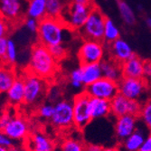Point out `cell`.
<instances>
[{
  "mask_svg": "<svg viewBox=\"0 0 151 151\" xmlns=\"http://www.w3.org/2000/svg\"><path fill=\"white\" fill-rule=\"evenodd\" d=\"M90 96L84 91L75 96L73 105V124L78 129H83L92 120L90 113Z\"/></svg>",
  "mask_w": 151,
  "mask_h": 151,
  "instance_id": "9",
  "label": "cell"
},
{
  "mask_svg": "<svg viewBox=\"0 0 151 151\" xmlns=\"http://www.w3.org/2000/svg\"><path fill=\"white\" fill-rule=\"evenodd\" d=\"M144 63V60H142L139 56L134 54L131 58H129L128 61H126L120 65L122 76L137 79L143 78Z\"/></svg>",
  "mask_w": 151,
  "mask_h": 151,
  "instance_id": "17",
  "label": "cell"
},
{
  "mask_svg": "<svg viewBox=\"0 0 151 151\" xmlns=\"http://www.w3.org/2000/svg\"><path fill=\"white\" fill-rule=\"evenodd\" d=\"M93 8L94 5L86 6L70 2L69 5L65 6L61 18L63 20L69 29L80 31L88 19Z\"/></svg>",
  "mask_w": 151,
  "mask_h": 151,
  "instance_id": "4",
  "label": "cell"
},
{
  "mask_svg": "<svg viewBox=\"0 0 151 151\" xmlns=\"http://www.w3.org/2000/svg\"><path fill=\"white\" fill-rule=\"evenodd\" d=\"M143 79L151 86V61H145Z\"/></svg>",
  "mask_w": 151,
  "mask_h": 151,
  "instance_id": "38",
  "label": "cell"
},
{
  "mask_svg": "<svg viewBox=\"0 0 151 151\" xmlns=\"http://www.w3.org/2000/svg\"><path fill=\"white\" fill-rule=\"evenodd\" d=\"M139 119L134 115H124L118 117L115 122V134L119 141H123L129 137L138 128Z\"/></svg>",
  "mask_w": 151,
  "mask_h": 151,
  "instance_id": "15",
  "label": "cell"
},
{
  "mask_svg": "<svg viewBox=\"0 0 151 151\" xmlns=\"http://www.w3.org/2000/svg\"><path fill=\"white\" fill-rule=\"evenodd\" d=\"M81 68L82 71V83L85 87L103 77L101 63L81 64Z\"/></svg>",
  "mask_w": 151,
  "mask_h": 151,
  "instance_id": "22",
  "label": "cell"
},
{
  "mask_svg": "<svg viewBox=\"0 0 151 151\" xmlns=\"http://www.w3.org/2000/svg\"><path fill=\"white\" fill-rule=\"evenodd\" d=\"M13 116L14 115L11 114L8 111L3 112L2 116L0 117V131H2V132L4 131V129L7 126V124L11 120V119L13 118Z\"/></svg>",
  "mask_w": 151,
  "mask_h": 151,
  "instance_id": "37",
  "label": "cell"
},
{
  "mask_svg": "<svg viewBox=\"0 0 151 151\" xmlns=\"http://www.w3.org/2000/svg\"><path fill=\"white\" fill-rule=\"evenodd\" d=\"M120 36L119 29L118 26L114 24V22L107 17L105 22V29H104V35H103V42L109 45L113 43L114 41L119 39Z\"/></svg>",
  "mask_w": 151,
  "mask_h": 151,
  "instance_id": "25",
  "label": "cell"
},
{
  "mask_svg": "<svg viewBox=\"0 0 151 151\" xmlns=\"http://www.w3.org/2000/svg\"><path fill=\"white\" fill-rule=\"evenodd\" d=\"M64 8L63 0H46V17H61Z\"/></svg>",
  "mask_w": 151,
  "mask_h": 151,
  "instance_id": "26",
  "label": "cell"
},
{
  "mask_svg": "<svg viewBox=\"0 0 151 151\" xmlns=\"http://www.w3.org/2000/svg\"><path fill=\"white\" fill-rule=\"evenodd\" d=\"M139 118L143 124L151 131V99L142 103Z\"/></svg>",
  "mask_w": 151,
  "mask_h": 151,
  "instance_id": "29",
  "label": "cell"
},
{
  "mask_svg": "<svg viewBox=\"0 0 151 151\" xmlns=\"http://www.w3.org/2000/svg\"><path fill=\"white\" fill-rule=\"evenodd\" d=\"M27 4L28 0H0V15L15 26L26 18Z\"/></svg>",
  "mask_w": 151,
  "mask_h": 151,
  "instance_id": "8",
  "label": "cell"
},
{
  "mask_svg": "<svg viewBox=\"0 0 151 151\" xmlns=\"http://www.w3.org/2000/svg\"><path fill=\"white\" fill-rule=\"evenodd\" d=\"M119 84V93L125 96L126 98L137 101L142 103L144 95L147 93L148 87L150 86L143 78H128L122 77Z\"/></svg>",
  "mask_w": 151,
  "mask_h": 151,
  "instance_id": "6",
  "label": "cell"
},
{
  "mask_svg": "<svg viewBox=\"0 0 151 151\" xmlns=\"http://www.w3.org/2000/svg\"><path fill=\"white\" fill-rule=\"evenodd\" d=\"M105 46L103 41L84 39L78 51L81 64L101 63L104 60Z\"/></svg>",
  "mask_w": 151,
  "mask_h": 151,
  "instance_id": "7",
  "label": "cell"
},
{
  "mask_svg": "<svg viewBox=\"0 0 151 151\" xmlns=\"http://www.w3.org/2000/svg\"><path fill=\"white\" fill-rule=\"evenodd\" d=\"M89 108L92 119L105 118L111 113V101L108 100L91 97L89 102Z\"/></svg>",
  "mask_w": 151,
  "mask_h": 151,
  "instance_id": "20",
  "label": "cell"
},
{
  "mask_svg": "<svg viewBox=\"0 0 151 151\" xmlns=\"http://www.w3.org/2000/svg\"><path fill=\"white\" fill-rule=\"evenodd\" d=\"M147 26L149 27V28L151 29V17H148L147 19Z\"/></svg>",
  "mask_w": 151,
  "mask_h": 151,
  "instance_id": "45",
  "label": "cell"
},
{
  "mask_svg": "<svg viewBox=\"0 0 151 151\" xmlns=\"http://www.w3.org/2000/svg\"><path fill=\"white\" fill-rule=\"evenodd\" d=\"M101 69H102V75L105 78H108L111 81L119 82V80L123 77L120 64L114 62L109 58V60H103L101 63Z\"/></svg>",
  "mask_w": 151,
  "mask_h": 151,
  "instance_id": "23",
  "label": "cell"
},
{
  "mask_svg": "<svg viewBox=\"0 0 151 151\" xmlns=\"http://www.w3.org/2000/svg\"><path fill=\"white\" fill-rule=\"evenodd\" d=\"M26 151H54L55 144L43 132H34L24 139Z\"/></svg>",
  "mask_w": 151,
  "mask_h": 151,
  "instance_id": "14",
  "label": "cell"
},
{
  "mask_svg": "<svg viewBox=\"0 0 151 151\" xmlns=\"http://www.w3.org/2000/svg\"><path fill=\"white\" fill-rule=\"evenodd\" d=\"M118 8L121 18L123 19L127 24L133 25L136 23V16L132 8L123 0H119L118 1Z\"/></svg>",
  "mask_w": 151,
  "mask_h": 151,
  "instance_id": "27",
  "label": "cell"
},
{
  "mask_svg": "<svg viewBox=\"0 0 151 151\" xmlns=\"http://www.w3.org/2000/svg\"><path fill=\"white\" fill-rule=\"evenodd\" d=\"M48 48L50 50V52L52 53V55L53 56V58L58 62L63 60L67 56V49L63 44L53 45Z\"/></svg>",
  "mask_w": 151,
  "mask_h": 151,
  "instance_id": "32",
  "label": "cell"
},
{
  "mask_svg": "<svg viewBox=\"0 0 151 151\" xmlns=\"http://www.w3.org/2000/svg\"><path fill=\"white\" fill-rule=\"evenodd\" d=\"M11 151H20V150H18V149L16 148L15 147H11Z\"/></svg>",
  "mask_w": 151,
  "mask_h": 151,
  "instance_id": "46",
  "label": "cell"
},
{
  "mask_svg": "<svg viewBox=\"0 0 151 151\" xmlns=\"http://www.w3.org/2000/svg\"><path fill=\"white\" fill-rule=\"evenodd\" d=\"M0 151H11V147H8L6 146L0 145Z\"/></svg>",
  "mask_w": 151,
  "mask_h": 151,
  "instance_id": "44",
  "label": "cell"
},
{
  "mask_svg": "<svg viewBox=\"0 0 151 151\" xmlns=\"http://www.w3.org/2000/svg\"><path fill=\"white\" fill-rule=\"evenodd\" d=\"M61 151H85L83 143L75 139H65L60 145Z\"/></svg>",
  "mask_w": 151,
  "mask_h": 151,
  "instance_id": "28",
  "label": "cell"
},
{
  "mask_svg": "<svg viewBox=\"0 0 151 151\" xmlns=\"http://www.w3.org/2000/svg\"><path fill=\"white\" fill-rule=\"evenodd\" d=\"M58 61L50 52L47 46L37 43L33 45L27 65V72L45 80H50L57 73Z\"/></svg>",
  "mask_w": 151,
  "mask_h": 151,
  "instance_id": "1",
  "label": "cell"
},
{
  "mask_svg": "<svg viewBox=\"0 0 151 151\" xmlns=\"http://www.w3.org/2000/svg\"><path fill=\"white\" fill-rule=\"evenodd\" d=\"M3 112H4V111H3V109H2L1 108H0V117H1V116H2Z\"/></svg>",
  "mask_w": 151,
  "mask_h": 151,
  "instance_id": "47",
  "label": "cell"
},
{
  "mask_svg": "<svg viewBox=\"0 0 151 151\" xmlns=\"http://www.w3.org/2000/svg\"><path fill=\"white\" fill-rule=\"evenodd\" d=\"M54 111V106L52 104H41L37 108V114L40 118L45 119H51Z\"/></svg>",
  "mask_w": 151,
  "mask_h": 151,
  "instance_id": "33",
  "label": "cell"
},
{
  "mask_svg": "<svg viewBox=\"0 0 151 151\" xmlns=\"http://www.w3.org/2000/svg\"><path fill=\"white\" fill-rule=\"evenodd\" d=\"M102 147L95 144H89L85 146V151H102Z\"/></svg>",
  "mask_w": 151,
  "mask_h": 151,
  "instance_id": "41",
  "label": "cell"
},
{
  "mask_svg": "<svg viewBox=\"0 0 151 151\" xmlns=\"http://www.w3.org/2000/svg\"><path fill=\"white\" fill-rule=\"evenodd\" d=\"M139 151H151V132L147 136Z\"/></svg>",
  "mask_w": 151,
  "mask_h": 151,
  "instance_id": "39",
  "label": "cell"
},
{
  "mask_svg": "<svg viewBox=\"0 0 151 151\" xmlns=\"http://www.w3.org/2000/svg\"><path fill=\"white\" fill-rule=\"evenodd\" d=\"M149 134V133H148ZM144 130L142 125H138L136 130L126 139L120 142L119 146L121 151H139L144 140L146 139L147 136L148 135Z\"/></svg>",
  "mask_w": 151,
  "mask_h": 151,
  "instance_id": "18",
  "label": "cell"
},
{
  "mask_svg": "<svg viewBox=\"0 0 151 151\" xmlns=\"http://www.w3.org/2000/svg\"><path fill=\"white\" fill-rule=\"evenodd\" d=\"M17 77L13 65L0 63V93H6Z\"/></svg>",
  "mask_w": 151,
  "mask_h": 151,
  "instance_id": "21",
  "label": "cell"
},
{
  "mask_svg": "<svg viewBox=\"0 0 151 151\" xmlns=\"http://www.w3.org/2000/svg\"><path fill=\"white\" fill-rule=\"evenodd\" d=\"M24 81V102L27 106H35L44 98L47 91L46 80L26 72L23 74Z\"/></svg>",
  "mask_w": 151,
  "mask_h": 151,
  "instance_id": "3",
  "label": "cell"
},
{
  "mask_svg": "<svg viewBox=\"0 0 151 151\" xmlns=\"http://www.w3.org/2000/svg\"><path fill=\"white\" fill-rule=\"evenodd\" d=\"M70 2L81 4V5H86V6H93L92 0H70Z\"/></svg>",
  "mask_w": 151,
  "mask_h": 151,
  "instance_id": "42",
  "label": "cell"
},
{
  "mask_svg": "<svg viewBox=\"0 0 151 151\" xmlns=\"http://www.w3.org/2000/svg\"><path fill=\"white\" fill-rule=\"evenodd\" d=\"M46 17V0H28L26 8V17L35 18L38 21Z\"/></svg>",
  "mask_w": 151,
  "mask_h": 151,
  "instance_id": "24",
  "label": "cell"
},
{
  "mask_svg": "<svg viewBox=\"0 0 151 151\" xmlns=\"http://www.w3.org/2000/svg\"><path fill=\"white\" fill-rule=\"evenodd\" d=\"M111 114L116 118L124 115H134L139 117L142 103L137 101H132L120 93H118L111 101Z\"/></svg>",
  "mask_w": 151,
  "mask_h": 151,
  "instance_id": "12",
  "label": "cell"
},
{
  "mask_svg": "<svg viewBox=\"0 0 151 151\" xmlns=\"http://www.w3.org/2000/svg\"><path fill=\"white\" fill-rule=\"evenodd\" d=\"M65 28L68 27L61 17H44L39 21L36 33L38 43L47 47L62 45L65 39Z\"/></svg>",
  "mask_w": 151,
  "mask_h": 151,
  "instance_id": "2",
  "label": "cell"
},
{
  "mask_svg": "<svg viewBox=\"0 0 151 151\" xmlns=\"http://www.w3.org/2000/svg\"><path fill=\"white\" fill-rule=\"evenodd\" d=\"M6 97L12 106H19L24 102V81L23 75H18L13 85L6 91Z\"/></svg>",
  "mask_w": 151,
  "mask_h": 151,
  "instance_id": "19",
  "label": "cell"
},
{
  "mask_svg": "<svg viewBox=\"0 0 151 151\" xmlns=\"http://www.w3.org/2000/svg\"><path fill=\"white\" fill-rule=\"evenodd\" d=\"M29 125L22 116H13L4 129V134L11 140H24L29 134Z\"/></svg>",
  "mask_w": 151,
  "mask_h": 151,
  "instance_id": "13",
  "label": "cell"
},
{
  "mask_svg": "<svg viewBox=\"0 0 151 151\" xmlns=\"http://www.w3.org/2000/svg\"><path fill=\"white\" fill-rule=\"evenodd\" d=\"M106 19L107 17L103 15L102 12L94 6L85 24L80 30L83 39L103 41Z\"/></svg>",
  "mask_w": 151,
  "mask_h": 151,
  "instance_id": "5",
  "label": "cell"
},
{
  "mask_svg": "<svg viewBox=\"0 0 151 151\" xmlns=\"http://www.w3.org/2000/svg\"><path fill=\"white\" fill-rule=\"evenodd\" d=\"M70 81L74 89H80L83 85V83H82V71L81 67L72 71V73H70Z\"/></svg>",
  "mask_w": 151,
  "mask_h": 151,
  "instance_id": "31",
  "label": "cell"
},
{
  "mask_svg": "<svg viewBox=\"0 0 151 151\" xmlns=\"http://www.w3.org/2000/svg\"><path fill=\"white\" fill-rule=\"evenodd\" d=\"M17 59V45L12 39H8L7 43V50H6V63L13 65L16 63Z\"/></svg>",
  "mask_w": 151,
  "mask_h": 151,
  "instance_id": "30",
  "label": "cell"
},
{
  "mask_svg": "<svg viewBox=\"0 0 151 151\" xmlns=\"http://www.w3.org/2000/svg\"><path fill=\"white\" fill-rule=\"evenodd\" d=\"M0 145L6 146L8 147H13L12 140L9 138H7V137L4 134V132H2V131H0Z\"/></svg>",
  "mask_w": 151,
  "mask_h": 151,
  "instance_id": "40",
  "label": "cell"
},
{
  "mask_svg": "<svg viewBox=\"0 0 151 151\" xmlns=\"http://www.w3.org/2000/svg\"><path fill=\"white\" fill-rule=\"evenodd\" d=\"M85 92L91 98L111 101L119 93V84L117 81L102 77L85 87Z\"/></svg>",
  "mask_w": 151,
  "mask_h": 151,
  "instance_id": "11",
  "label": "cell"
},
{
  "mask_svg": "<svg viewBox=\"0 0 151 151\" xmlns=\"http://www.w3.org/2000/svg\"><path fill=\"white\" fill-rule=\"evenodd\" d=\"M102 151H121L119 147H105Z\"/></svg>",
  "mask_w": 151,
  "mask_h": 151,
  "instance_id": "43",
  "label": "cell"
},
{
  "mask_svg": "<svg viewBox=\"0 0 151 151\" xmlns=\"http://www.w3.org/2000/svg\"><path fill=\"white\" fill-rule=\"evenodd\" d=\"M7 43L8 39L6 37H0V63H6Z\"/></svg>",
  "mask_w": 151,
  "mask_h": 151,
  "instance_id": "35",
  "label": "cell"
},
{
  "mask_svg": "<svg viewBox=\"0 0 151 151\" xmlns=\"http://www.w3.org/2000/svg\"><path fill=\"white\" fill-rule=\"evenodd\" d=\"M14 26L1 15H0V37H6Z\"/></svg>",
  "mask_w": 151,
  "mask_h": 151,
  "instance_id": "34",
  "label": "cell"
},
{
  "mask_svg": "<svg viewBox=\"0 0 151 151\" xmlns=\"http://www.w3.org/2000/svg\"><path fill=\"white\" fill-rule=\"evenodd\" d=\"M24 24L26 28L28 29L30 32L37 33L38 26H39V21L38 20H36L35 18H31V17H26L24 21Z\"/></svg>",
  "mask_w": 151,
  "mask_h": 151,
  "instance_id": "36",
  "label": "cell"
},
{
  "mask_svg": "<svg viewBox=\"0 0 151 151\" xmlns=\"http://www.w3.org/2000/svg\"><path fill=\"white\" fill-rule=\"evenodd\" d=\"M51 122L52 125L58 129H67L74 127L73 102L61 101L54 105V111L51 118Z\"/></svg>",
  "mask_w": 151,
  "mask_h": 151,
  "instance_id": "10",
  "label": "cell"
},
{
  "mask_svg": "<svg viewBox=\"0 0 151 151\" xmlns=\"http://www.w3.org/2000/svg\"><path fill=\"white\" fill-rule=\"evenodd\" d=\"M109 47L111 59L120 65L128 61L129 58H131L135 54L129 44L120 37L114 41L113 43L109 44Z\"/></svg>",
  "mask_w": 151,
  "mask_h": 151,
  "instance_id": "16",
  "label": "cell"
}]
</instances>
